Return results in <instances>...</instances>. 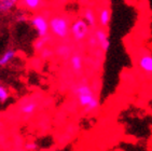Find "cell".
I'll use <instances>...</instances> for the list:
<instances>
[{"label": "cell", "mask_w": 152, "mask_h": 151, "mask_svg": "<svg viewBox=\"0 0 152 151\" xmlns=\"http://www.w3.org/2000/svg\"><path fill=\"white\" fill-rule=\"evenodd\" d=\"M72 93L77 97V100L86 113L92 112L98 108V99L94 94L91 86L88 84H78L72 87Z\"/></svg>", "instance_id": "6da1fadb"}, {"label": "cell", "mask_w": 152, "mask_h": 151, "mask_svg": "<svg viewBox=\"0 0 152 151\" xmlns=\"http://www.w3.org/2000/svg\"><path fill=\"white\" fill-rule=\"evenodd\" d=\"M50 30L59 39H66L70 34V22L64 15H55L49 21Z\"/></svg>", "instance_id": "7a4b0ae2"}, {"label": "cell", "mask_w": 152, "mask_h": 151, "mask_svg": "<svg viewBox=\"0 0 152 151\" xmlns=\"http://www.w3.org/2000/svg\"><path fill=\"white\" fill-rule=\"evenodd\" d=\"M90 27L83 18H78L70 25V34L76 41H82L88 37Z\"/></svg>", "instance_id": "3957f363"}, {"label": "cell", "mask_w": 152, "mask_h": 151, "mask_svg": "<svg viewBox=\"0 0 152 151\" xmlns=\"http://www.w3.org/2000/svg\"><path fill=\"white\" fill-rule=\"evenodd\" d=\"M30 25L35 29L39 38H44L49 36L50 26H49V21L44 18L43 15L37 14L30 18Z\"/></svg>", "instance_id": "277c9868"}, {"label": "cell", "mask_w": 152, "mask_h": 151, "mask_svg": "<svg viewBox=\"0 0 152 151\" xmlns=\"http://www.w3.org/2000/svg\"><path fill=\"white\" fill-rule=\"evenodd\" d=\"M95 38L97 40V44L100 47V49L102 51L107 52L110 48V40H109V37L107 35V32L104 30V29H96L95 32Z\"/></svg>", "instance_id": "5b68a950"}, {"label": "cell", "mask_w": 152, "mask_h": 151, "mask_svg": "<svg viewBox=\"0 0 152 151\" xmlns=\"http://www.w3.org/2000/svg\"><path fill=\"white\" fill-rule=\"evenodd\" d=\"M138 67L145 73L152 75V55L151 54H143L138 59Z\"/></svg>", "instance_id": "8992f818"}, {"label": "cell", "mask_w": 152, "mask_h": 151, "mask_svg": "<svg viewBox=\"0 0 152 151\" xmlns=\"http://www.w3.org/2000/svg\"><path fill=\"white\" fill-rule=\"evenodd\" d=\"M110 20H111V11L109 8L105 7V8H102L99 10V13H98V23H99L100 26L102 27H108L109 23H110Z\"/></svg>", "instance_id": "52a82bcc"}, {"label": "cell", "mask_w": 152, "mask_h": 151, "mask_svg": "<svg viewBox=\"0 0 152 151\" xmlns=\"http://www.w3.org/2000/svg\"><path fill=\"white\" fill-rule=\"evenodd\" d=\"M16 56V50L8 49L0 55V67H6L11 63Z\"/></svg>", "instance_id": "ba28073f"}, {"label": "cell", "mask_w": 152, "mask_h": 151, "mask_svg": "<svg viewBox=\"0 0 152 151\" xmlns=\"http://www.w3.org/2000/svg\"><path fill=\"white\" fill-rule=\"evenodd\" d=\"M83 20L84 22L88 25V27H95L97 23V18L96 14L94 12L93 9L91 8H86L83 11Z\"/></svg>", "instance_id": "9c48e42d"}, {"label": "cell", "mask_w": 152, "mask_h": 151, "mask_svg": "<svg viewBox=\"0 0 152 151\" xmlns=\"http://www.w3.org/2000/svg\"><path fill=\"white\" fill-rule=\"evenodd\" d=\"M70 66L76 73H79L83 68V61L79 53H73L70 56Z\"/></svg>", "instance_id": "30bf717a"}, {"label": "cell", "mask_w": 152, "mask_h": 151, "mask_svg": "<svg viewBox=\"0 0 152 151\" xmlns=\"http://www.w3.org/2000/svg\"><path fill=\"white\" fill-rule=\"evenodd\" d=\"M16 6L15 0H0V14H7Z\"/></svg>", "instance_id": "8fae6325"}, {"label": "cell", "mask_w": 152, "mask_h": 151, "mask_svg": "<svg viewBox=\"0 0 152 151\" xmlns=\"http://www.w3.org/2000/svg\"><path fill=\"white\" fill-rule=\"evenodd\" d=\"M20 109L23 116L30 117L31 114H34V112H35L36 109H37V103H35V102L25 103V104H23L20 106Z\"/></svg>", "instance_id": "7c38bea8"}, {"label": "cell", "mask_w": 152, "mask_h": 151, "mask_svg": "<svg viewBox=\"0 0 152 151\" xmlns=\"http://www.w3.org/2000/svg\"><path fill=\"white\" fill-rule=\"evenodd\" d=\"M56 53H57V55L61 58H68L70 55H72L71 53H72V50L69 45L67 44H61V45H58V48L56 49Z\"/></svg>", "instance_id": "4fadbf2b"}, {"label": "cell", "mask_w": 152, "mask_h": 151, "mask_svg": "<svg viewBox=\"0 0 152 151\" xmlns=\"http://www.w3.org/2000/svg\"><path fill=\"white\" fill-rule=\"evenodd\" d=\"M22 3L24 7H26L27 9L29 10H37L43 4V2L40 0H24L22 1Z\"/></svg>", "instance_id": "5bb4252c"}, {"label": "cell", "mask_w": 152, "mask_h": 151, "mask_svg": "<svg viewBox=\"0 0 152 151\" xmlns=\"http://www.w3.org/2000/svg\"><path fill=\"white\" fill-rule=\"evenodd\" d=\"M49 41H50L49 36H47V37H44V38H38V39L36 40L35 43H34V48H35V50H37V51L40 52L41 50H43L44 48H45V45H47V43Z\"/></svg>", "instance_id": "9a60e30c"}, {"label": "cell", "mask_w": 152, "mask_h": 151, "mask_svg": "<svg viewBox=\"0 0 152 151\" xmlns=\"http://www.w3.org/2000/svg\"><path fill=\"white\" fill-rule=\"evenodd\" d=\"M10 98L9 90L2 84H0V103H6Z\"/></svg>", "instance_id": "2e32d148"}, {"label": "cell", "mask_w": 152, "mask_h": 151, "mask_svg": "<svg viewBox=\"0 0 152 151\" xmlns=\"http://www.w3.org/2000/svg\"><path fill=\"white\" fill-rule=\"evenodd\" d=\"M40 54H41V57L43 58V59H48V58H50L53 56L54 54V51L51 50L50 48H44L43 50H41L40 51Z\"/></svg>", "instance_id": "e0dca14e"}, {"label": "cell", "mask_w": 152, "mask_h": 151, "mask_svg": "<svg viewBox=\"0 0 152 151\" xmlns=\"http://www.w3.org/2000/svg\"><path fill=\"white\" fill-rule=\"evenodd\" d=\"M15 22L16 23H24V22H27V16L25 15V13H18L15 16Z\"/></svg>", "instance_id": "ac0fdd59"}, {"label": "cell", "mask_w": 152, "mask_h": 151, "mask_svg": "<svg viewBox=\"0 0 152 151\" xmlns=\"http://www.w3.org/2000/svg\"><path fill=\"white\" fill-rule=\"evenodd\" d=\"M25 148H26L27 151H35L38 148V145L35 141H30V142H27L26 145H25Z\"/></svg>", "instance_id": "d6986e66"}, {"label": "cell", "mask_w": 152, "mask_h": 151, "mask_svg": "<svg viewBox=\"0 0 152 151\" xmlns=\"http://www.w3.org/2000/svg\"><path fill=\"white\" fill-rule=\"evenodd\" d=\"M90 44H91V45H95V44H97V40H96V38H95V36H93V37L90 39Z\"/></svg>", "instance_id": "ffe728a7"}]
</instances>
